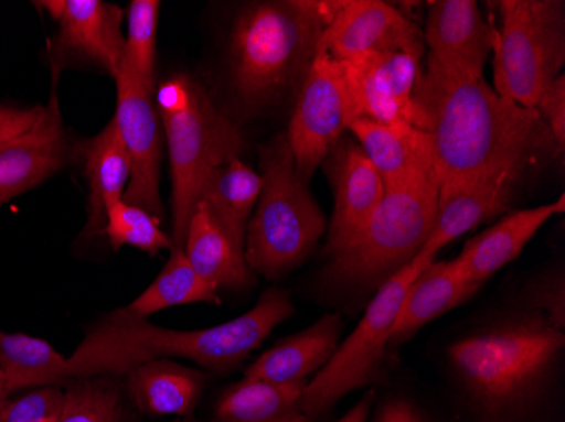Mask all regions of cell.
Instances as JSON below:
<instances>
[{"instance_id": "6da1fadb", "label": "cell", "mask_w": 565, "mask_h": 422, "mask_svg": "<svg viewBox=\"0 0 565 422\" xmlns=\"http://www.w3.org/2000/svg\"><path fill=\"white\" fill-rule=\"evenodd\" d=\"M415 98L430 136L439 184L503 174L525 177L564 154L535 109L501 97L484 76L424 73Z\"/></svg>"}, {"instance_id": "7a4b0ae2", "label": "cell", "mask_w": 565, "mask_h": 422, "mask_svg": "<svg viewBox=\"0 0 565 422\" xmlns=\"http://www.w3.org/2000/svg\"><path fill=\"white\" fill-rule=\"evenodd\" d=\"M565 332L525 307L466 333L447 364L466 422H536L551 399Z\"/></svg>"}, {"instance_id": "3957f363", "label": "cell", "mask_w": 565, "mask_h": 422, "mask_svg": "<svg viewBox=\"0 0 565 422\" xmlns=\"http://www.w3.org/2000/svg\"><path fill=\"white\" fill-rule=\"evenodd\" d=\"M295 307L282 289H268L239 318L202 329L152 325L129 307H117L98 320L66 358V379L126 376L136 365L157 358H185L207 372H233L287 322Z\"/></svg>"}, {"instance_id": "277c9868", "label": "cell", "mask_w": 565, "mask_h": 422, "mask_svg": "<svg viewBox=\"0 0 565 422\" xmlns=\"http://www.w3.org/2000/svg\"><path fill=\"white\" fill-rule=\"evenodd\" d=\"M341 4L268 0L241 9L228 34L227 76L244 116H262L298 94Z\"/></svg>"}, {"instance_id": "5b68a950", "label": "cell", "mask_w": 565, "mask_h": 422, "mask_svg": "<svg viewBox=\"0 0 565 422\" xmlns=\"http://www.w3.org/2000/svg\"><path fill=\"white\" fill-rule=\"evenodd\" d=\"M170 155L173 184V249L183 250L190 218L212 171L246 151V139L196 78L174 73L154 90Z\"/></svg>"}, {"instance_id": "8992f818", "label": "cell", "mask_w": 565, "mask_h": 422, "mask_svg": "<svg viewBox=\"0 0 565 422\" xmlns=\"http://www.w3.org/2000/svg\"><path fill=\"white\" fill-rule=\"evenodd\" d=\"M439 198L435 176H422L386 190L363 231L344 249L330 253L322 272L327 288L344 294H376L414 262L434 227Z\"/></svg>"}, {"instance_id": "52a82bcc", "label": "cell", "mask_w": 565, "mask_h": 422, "mask_svg": "<svg viewBox=\"0 0 565 422\" xmlns=\"http://www.w3.org/2000/svg\"><path fill=\"white\" fill-rule=\"evenodd\" d=\"M263 190L246 230L244 257L256 275L279 279L301 266L326 234V217L310 184L295 167L287 134L259 148Z\"/></svg>"}, {"instance_id": "ba28073f", "label": "cell", "mask_w": 565, "mask_h": 422, "mask_svg": "<svg viewBox=\"0 0 565 422\" xmlns=\"http://www.w3.org/2000/svg\"><path fill=\"white\" fill-rule=\"evenodd\" d=\"M493 25L494 90L535 109L565 62V4L562 0H501Z\"/></svg>"}, {"instance_id": "9c48e42d", "label": "cell", "mask_w": 565, "mask_h": 422, "mask_svg": "<svg viewBox=\"0 0 565 422\" xmlns=\"http://www.w3.org/2000/svg\"><path fill=\"white\" fill-rule=\"evenodd\" d=\"M430 262L434 260L415 257L414 262L377 289L354 332L339 343L326 367L305 386L300 404L308 422L323 418L348 393L366 389L383 377L393 325L403 297L412 281Z\"/></svg>"}, {"instance_id": "30bf717a", "label": "cell", "mask_w": 565, "mask_h": 422, "mask_svg": "<svg viewBox=\"0 0 565 422\" xmlns=\"http://www.w3.org/2000/svg\"><path fill=\"white\" fill-rule=\"evenodd\" d=\"M424 53L422 46L338 62L344 85L345 129L354 120H371L424 130V116L415 98L424 75Z\"/></svg>"}, {"instance_id": "8fae6325", "label": "cell", "mask_w": 565, "mask_h": 422, "mask_svg": "<svg viewBox=\"0 0 565 422\" xmlns=\"http://www.w3.org/2000/svg\"><path fill=\"white\" fill-rule=\"evenodd\" d=\"M114 80L117 85V109L113 119L131 161V180L122 199L148 209L149 214L163 221L160 167L164 134L154 90L146 87L124 63Z\"/></svg>"}, {"instance_id": "7c38bea8", "label": "cell", "mask_w": 565, "mask_h": 422, "mask_svg": "<svg viewBox=\"0 0 565 422\" xmlns=\"http://www.w3.org/2000/svg\"><path fill=\"white\" fill-rule=\"evenodd\" d=\"M345 130V98L341 68L335 59L317 53L298 90L297 104L288 123V144L295 167L310 184L333 145Z\"/></svg>"}, {"instance_id": "4fadbf2b", "label": "cell", "mask_w": 565, "mask_h": 422, "mask_svg": "<svg viewBox=\"0 0 565 422\" xmlns=\"http://www.w3.org/2000/svg\"><path fill=\"white\" fill-rule=\"evenodd\" d=\"M427 72L446 78H479L493 53V25L472 0H434L427 4L424 33Z\"/></svg>"}, {"instance_id": "5bb4252c", "label": "cell", "mask_w": 565, "mask_h": 422, "mask_svg": "<svg viewBox=\"0 0 565 422\" xmlns=\"http://www.w3.org/2000/svg\"><path fill=\"white\" fill-rule=\"evenodd\" d=\"M425 46L424 33L399 9L380 0H342L320 37L319 53L348 62Z\"/></svg>"}, {"instance_id": "9a60e30c", "label": "cell", "mask_w": 565, "mask_h": 422, "mask_svg": "<svg viewBox=\"0 0 565 422\" xmlns=\"http://www.w3.org/2000/svg\"><path fill=\"white\" fill-rule=\"evenodd\" d=\"M333 192L326 253L338 252L358 237L383 202L384 183L354 138L339 139L322 166Z\"/></svg>"}, {"instance_id": "2e32d148", "label": "cell", "mask_w": 565, "mask_h": 422, "mask_svg": "<svg viewBox=\"0 0 565 422\" xmlns=\"http://www.w3.org/2000/svg\"><path fill=\"white\" fill-rule=\"evenodd\" d=\"M75 151L51 98L33 129L0 144V206L58 173Z\"/></svg>"}, {"instance_id": "e0dca14e", "label": "cell", "mask_w": 565, "mask_h": 422, "mask_svg": "<svg viewBox=\"0 0 565 422\" xmlns=\"http://www.w3.org/2000/svg\"><path fill=\"white\" fill-rule=\"evenodd\" d=\"M41 9L58 24V46L116 78L122 65L124 11L102 0H43Z\"/></svg>"}, {"instance_id": "ac0fdd59", "label": "cell", "mask_w": 565, "mask_h": 422, "mask_svg": "<svg viewBox=\"0 0 565 422\" xmlns=\"http://www.w3.org/2000/svg\"><path fill=\"white\" fill-rule=\"evenodd\" d=\"M523 180L519 174H503L490 180L439 184L434 227L417 257L435 260L444 247L503 214Z\"/></svg>"}, {"instance_id": "d6986e66", "label": "cell", "mask_w": 565, "mask_h": 422, "mask_svg": "<svg viewBox=\"0 0 565 422\" xmlns=\"http://www.w3.org/2000/svg\"><path fill=\"white\" fill-rule=\"evenodd\" d=\"M565 212V196L535 208L516 209L466 244L452 262L462 281L484 285L488 279L519 259L533 237L551 218Z\"/></svg>"}, {"instance_id": "ffe728a7", "label": "cell", "mask_w": 565, "mask_h": 422, "mask_svg": "<svg viewBox=\"0 0 565 422\" xmlns=\"http://www.w3.org/2000/svg\"><path fill=\"white\" fill-rule=\"evenodd\" d=\"M342 323L339 314H326L303 332L276 343L244 370L243 379L273 386L308 382L326 367L341 343Z\"/></svg>"}, {"instance_id": "44dd1931", "label": "cell", "mask_w": 565, "mask_h": 422, "mask_svg": "<svg viewBox=\"0 0 565 422\" xmlns=\"http://www.w3.org/2000/svg\"><path fill=\"white\" fill-rule=\"evenodd\" d=\"M129 401L141 414L151 418H190L203 398L207 376L202 370L157 358L136 365L126 374Z\"/></svg>"}, {"instance_id": "7402d4cb", "label": "cell", "mask_w": 565, "mask_h": 422, "mask_svg": "<svg viewBox=\"0 0 565 422\" xmlns=\"http://www.w3.org/2000/svg\"><path fill=\"white\" fill-rule=\"evenodd\" d=\"M348 130L380 173L384 190L422 176H435L430 136L417 127H390L354 120Z\"/></svg>"}, {"instance_id": "603a6c76", "label": "cell", "mask_w": 565, "mask_h": 422, "mask_svg": "<svg viewBox=\"0 0 565 422\" xmlns=\"http://www.w3.org/2000/svg\"><path fill=\"white\" fill-rule=\"evenodd\" d=\"M88 183V221L85 237H98L106 225L107 209L124 198L131 180V161L116 120H110L95 138L73 145Z\"/></svg>"}, {"instance_id": "cb8c5ba5", "label": "cell", "mask_w": 565, "mask_h": 422, "mask_svg": "<svg viewBox=\"0 0 565 422\" xmlns=\"http://www.w3.org/2000/svg\"><path fill=\"white\" fill-rule=\"evenodd\" d=\"M183 252L193 271L217 293L249 291L256 284L244 250L228 237L205 203H199L190 218Z\"/></svg>"}, {"instance_id": "d4e9b609", "label": "cell", "mask_w": 565, "mask_h": 422, "mask_svg": "<svg viewBox=\"0 0 565 422\" xmlns=\"http://www.w3.org/2000/svg\"><path fill=\"white\" fill-rule=\"evenodd\" d=\"M482 285L462 281L454 271L452 262H430L412 281L398 316L393 325L390 351L402 347L418 332L454 307L465 304L479 293Z\"/></svg>"}, {"instance_id": "484cf974", "label": "cell", "mask_w": 565, "mask_h": 422, "mask_svg": "<svg viewBox=\"0 0 565 422\" xmlns=\"http://www.w3.org/2000/svg\"><path fill=\"white\" fill-rule=\"evenodd\" d=\"M263 176L241 158H234L212 171L203 184L200 202L205 203L228 237L244 250L246 230L258 205Z\"/></svg>"}, {"instance_id": "4316f807", "label": "cell", "mask_w": 565, "mask_h": 422, "mask_svg": "<svg viewBox=\"0 0 565 422\" xmlns=\"http://www.w3.org/2000/svg\"><path fill=\"white\" fill-rule=\"evenodd\" d=\"M307 382L273 386L243 379L231 383L215 402L212 422H308L301 411Z\"/></svg>"}, {"instance_id": "83f0119b", "label": "cell", "mask_w": 565, "mask_h": 422, "mask_svg": "<svg viewBox=\"0 0 565 422\" xmlns=\"http://www.w3.org/2000/svg\"><path fill=\"white\" fill-rule=\"evenodd\" d=\"M0 370L9 393L40 387L65 386L66 357L46 339L0 329Z\"/></svg>"}, {"instance_id": "f1b7e54d", "label": "cell", "mask_w": 565, "mask_h": 422, "mask_svg": "<svg viewBox=\"0 0 565 422\" xmlns=\"http://www.w3.org/2000/svg\"><path fill=\"white\" fill-rule=\"evenodd\" d=\"M195 303L221 304L222 300L217 291L193 271L183 250H171L170 259L160 275L127 307L142 318H148L168 307Z\"/></svg>"}, {"instance_id": "f546056e", "label": "cell", "mask_w": 565, "mask_h": 422, "mask_svg": "<svg viewBox=\"0 0 565 422\" xmlns=\"http://www.w3.org/2000/svg\"><path fill=\"white\" fill-rule=\"evenodd\" d=\"M56 422H129L131 401L120 377L95 376L70 379Z\"/></svg>"}, {"instance_id": "4dcf8cb0", "label": "cell", "mask_w": 565, "mask_h": 422, "mask_svg": "<svg viewBox=\"0 0 565 422\" xmlns=\"http://www.w3.org/2000/svg\"><path fill=\"white\" fill-rule=\"evenodd\" d=\"M102 235H106L113 250L135 247L154 257L163 250L171 252L173 249V240L161 228L160 218L149 214L148 209L126 203L124 199H119L107 209Z\"/></svg>"}, {"instance_id": "1f68e13d", "label": "cell", "mask_w": 565, "mask_h": 422, "mask_svg": "<svg viewBox=\"0 0 565 422\" xmlns=\"http://www.w3.org/2000/svg\"><path fill=\"white\" fill-rule=\"evenodd\" d=\"M161 2L132 0L127 12L122 63L139 80L157 90V33Z\"/></svg>"}, {"instance_id": "d6a6232c", "label": "cell", "mask_w": 565, "mask_h": 422, "mask_svg": "<svg viewBox=\"0 0 565 422\" xmlns=\"http://www.w3.org/2000/svg\"><path fill=\"white\" fill-rule=\"evenodd\" d=\"M65 387L33 389L21 398L0 402V422H56L62 414Z\"/></svg>"}, {"instance_id": "836d02e7", "label": "cell", "mask_w": 565, "mask_h": 422, "mask_svg": "<svg viewBox=\"0 0 565 422\" xmlns=\"http://www.w3.org/2000/svg\"><path fill=\"white\" fill-rule=\"evenodd\" d=\"M525 306L544 314L555 328L565 332V282L562 272L535 279L525 289Z\"/></svg>"}, {"instance_id": "e575fe53", "label": "cell", "mask_w": 565, "mask_h": 422, "mask_svg": "<svg viewBox=\"0 0 565 422\" xmlns=\"http://www.w3.org/2000/svg\"><path fill=\"white\" fill-rule=\"evenodd\" d=\"M535 110L542 117L558 148L565 149V76L558 75L542 97L536 101Z\"/></svg>"}, {"instance_id": "d590c367", "label": "cell", "mask_w": 565, "mask_h": 422, "mask_svg": "<svg viewBox=\"0 0 565 422\" xmlns=\"http://www.w3.org/2000/svg\"><path fill=\"white\" fill-rule=\"evenodd\" d=\"M43 110L44 105L28 107V109L0 105V144H4V142L33 129Z\"/></svg>"}, {"instance_id": "8d00e7d4", "label": "cell", "mask_w": 565, "mask_h": 422, "mask_svg": "<svg viewBox=\"0 0 565 422\" xmlns=\"http://www.w3.org/2000/svg\"><path fill=\"white\" fill-rule=\"evenodd\" d=\"M371 422H434L427 412L414 401L405 398L384 399L373 414Z\"/></svg>"}, {"instance_id": "74e56055", "label": "cell", "mask_w": 565, "mask_h": 422, "mask_svg": "<svg viewBox=\"0 0 565 422\" xmlns=\"http://www.w3.org/2000/svg\"><path fill=\"white\" fill-rule=\"evenodd\" d=\"M374 404V392L370 390V392L364 396L354 408L349 409L341 419H338L335 422H367L370 419L371 411H373Z\"/></svg>"}, {"instance_id": "f35d334b", "label": "cell", "mask_w": 565, "mask_h": 422, "mask_svg": "<svg viewBox=\"0 0 565 422\" xmlns=\"http://www.w3.org/2000/svg\"><path fill=\"white\" fill-rule=\"evenodd\" d=\"M11 393H9L8 389V380H6L4 372L0 370V402L6 401Z\"/></svg>"}]
</instances>
